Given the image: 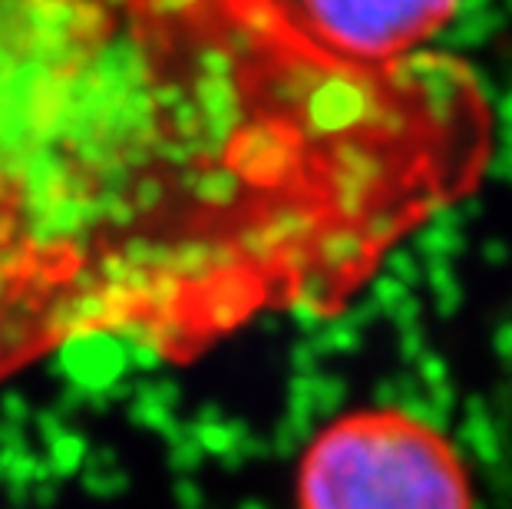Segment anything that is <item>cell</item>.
<instances>
[{
	"label": "cell",
	"instance_id": "cell-1",
	"mask_svg": "<svg viewBox=\"0 0 512 509\" xmlns=\"http://www.w3.org/2000/svg\"><path fill=\"white\" fill-rule=\"evenodd\" d=\"M298 509H473L450 437L407 410H357L308 443Z\"/></svg>",
	"mask_w": 512,
	"mask_h": 509
},
{
	"label": "cell",
	"instance_id": "cell-2",
	"mask_svg": "<svg viewBox=\"0 0 512 509\" xmlns=\"http://www.w3.org/2000/svg\"><path fill=\"white\" fill-rule=\"evenodd\" d=\"M460 0H298L311 43L341 63L397 67L440 34Z\"/></svg>",
	"mask_w": 512,
	"mask_h": 509
}]
</instances>
